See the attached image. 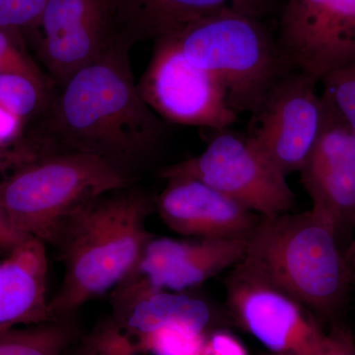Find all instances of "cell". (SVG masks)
<instances>
[{"label": "cell", "instance_id": "6da1fadb", "mask_svg": "<svg viewBox=\"0 0 355 355\" xmlns=\"http://www.w3.org/2000/svg\"><path fill=\"white\" fill-rule=\"evenodd\" d=\"M130 50L114 40L58 86L44 112L43 153L97 156L133 181L157 157L166 123L140 95Z\"/></svg>", "mask_w": 355, "mask_h": 355}, {"label": "cell", "instance_id": "7a4b0ae2", "mask_svg": "<svg viewBox=\"0 0 355 355\" xmlns=\"http://www.w3.org/2000/svg\"><path fill=\"white\" fill-rule=\"evenodd\" d=\"M154 205L132 184L90 200L65 219L53 244L64 275L49 301L51 320L76 317L127 277L153 237L146 220Z\"/></svg>", "mask_w": 355, "mask_h": 355}, {"label": "cell", "instance_id": "3957f363", "mask_svg": "<svg viewBox=\"0 0 355 355\" xmlns=\"http://www.w3.org/2000/svg\"><path fill=\"white\" fill-rule=\"evenodd\" d=\"M238 268L333 320L347 303L352 280L336 223L323 210L263 217Z\"/></svg>", "mask_w": 355, "mask_h": 355}, {"label": "cell", "instance_id": "277c9868", "mask_svg": "<svg viewBox=\"0 0 355 355\" xmlns=\"http://www.w3.org/2000/svg\"><path fill=\"white\" fill-rule=\"evenodd\" d=\"M133 183L97 156L71 151L42 153L0 184V209L21 234L53 246L70 214L104 193Z\"/></svg>", "mask_w": 355, "mask_h": 355}, {"label": "cell", "instance_id": "5b68a950", "mask_svg": "<svg viewBox=\"0 0 355 355\" xmlns=\"http://www.w3.org/2000/svg\"><path fill=\"white\" fill-rule=\"evenodd\" d=\"M170 37L191 62L218 79L238 116L253 113L272 86L293 69L277 38L256 16L232 7Z\"/></svg>", "mask_w": 355, "mask_h": 355}, {"label": "cell", "instance_id": "8992f818", "mask_svg": "<svg viewBox=\"0 0 355 355\" xmlns=\"http://www.w3.org/2000/svg\"><path fill=\"white\" fill-rule=\"evenodd\" d=\"M159 177L198 180L263 217L291 211L295 195L286 175L246 137L217 132L203 153L163 168Z\"/></svg>", "mask_w": 355, "mask_h": 355}, {"label": "cell", "instance_id": "52a82bcc", "mask_svg": "<svg viewBox=\"0 0 355 355\" xmlns=\"http://www.w3.org/2000/svg\"><path fill=\"white\" fill-rule=\"evenodd\" d=\"M249 238L153 237L137 265L110 296L111 314L120 317L148 294L200 286L243 260Z\"/></svg>", "mask_w": 355, "mask_h": 355}, {"label": "cell", "instance_id": "ba28073f", "mask_svg": "<svg viewBox=\"0 0 355 355\" xmlns=\"http://www.w3.org/2000/svg\"><path fill=\"white\" fill-rule=\"evenodd\" d=\"M319 83L289 70L251 113L245 137L286 176L300 172L323 130L327 107Z\"/></svg>", "mask_w": 355, "mask_h": 355}, {"label": "cell", "instance_id": "9c48e42d", "mask_svg": "<svg viewBox=\"0 0 355 355\" xmlns=\"http://www.w3.org/2000/svg\"><path fill=\"white\" fill-rule=\"evenodd\" d=\"M137 87L165 123L220 132L238 120L218 79L184 57L173 37L154 42L153 57Z\"/></svg>", "mask_w": 355, "mask_h": 355}, {"label": "cell", "instance_id": "30bf717a", "mask_svg": "<svg viewBox=\"0 0 355 355\" xmlns=\"http://www.w3.org/2000/svg\"><path fill=\"white\" fill-rule=\"evenodd\" d=\"M227 304L237 323L279 355H312L327 333L313 313L286 292L235 266L225 282Z\"/></svg>", "mask_w": 355, "mask_h": 355}, {"label": "cell", "instance_id": "8fae6325", "mask_svg": "<svg viewBox=\"0 0 355 355\" xmlns=\"http://www.w3.org/2000/svg\"><path fill=\"white\" fill-rule=\"evenodd\" d=\"M293 69L320 79L355 62V0H286L277 37Z\"/></svg>", "mask_w": 355, "mask_h": 355}, {"label": "cell", "instance_id": "7c38bea8", "mask_svg": "<svg viewBox=\"0 0 355 355\" xmlns=\"http://www.w3.org/2000/svg\"><path fill=\"white\" fill-rule=\"evenodd\" d=\"M33 32L38 34L40 58L58 87L114 41L111 0H49Z\"/></svg>", "mask_w": 355, "mask_h": 355}, {"label": "cell", "instance_id": "4fadbf2b", "mask_svg": "<svg viewBox=\"0 0 355 355\" xmlns=\"http://www.w3.org/2000/svg\"><path fill=\"white\" fill-rule=\"evenodd\" d=\"M156 209L168 227L195 238H250L263 216L198 180L166 179Z\"/></svg>", "mask_w": 355, "mask_h": 355}, {"label": "cell", "instance_id": "5bb4252c", "mask_svg": "<svg viewBox=\"0 0 355 355\" xmlns=\"http://www.w3.org/2000/svg\"><path fill=\"white\" fill-rule=\"evenodd\" d=\"M326 107L323 130L300 170L301 183L313 207L333 219L340 236L355 229V137Z\"/></svg>", "mask_w": 355, "mask_h": 355}, {"label": "cell", "instance_id": "9a60e30c", "mask_svg": "<svg viewBox=\"0 0 355 355\" xmlns=\"http://www.w3.org/2000/svg\"><path fill=\"white\" fill-rule=\"evenodd\" d=\"M229 7L256 16L261 0H111L113 39L132 49L173 36Z\"/></svg>", "mask_w": 355, "mask_h": 355}, {"label": "cell", "instance_id": "2e32d148", "mask_svg": "<svg viewBox=\"0 0 355 355\" xmlns=\"http://www.w3.org/2000/svg\"><path fill=\"white\" fill-rule=\"evenodd\" d=\"M46 246L26 238L0 263V333L51 321Z\"/></svg>", "mask_w": 355, "mask_h": 355}, {"label": "cell", "instance_id": "e0dca14e", "mask_svg": "<svg viewBox=\"0 0 355 355\" xmlns=\"http://www.w3.org/2000/svg\"><path fill=\"white\" fill-rule=\"evenodd\" d=\"M114 318L137 336L147 335L166 327L207 334L212 323V312L207 302L180 292L166 291L148 294L133 304L125 314Z\"/></svg>", "mask_w": 355, "mask_h": 355}, {"label": "cell", "instance_id": "ac0fdd59", "mask_svg": "<svg viewBox=\"0 0 355 355\" xmlns=\"http://www.w3.org/2000/svg\"><path fill=\"white\" fill-rule=\"evenodd\" d=\"M81 335L76 317L0 333V355H67Z\"/></svg>", "mask_w": 355, "mask_h": 355}, {"label": "cell", "instance_id": "d6986e66", "mask_svg": "<svg viewBox=\"0 0 355 355\" xmlns=\"http://www.w3.org/2000/svg\"><path fill=\"white\" fill-rule=\"evenodd\" d=\"M67 355H147L139 336L128 331L111 314L81 334Z\"/></svg>", "mask_w": 355, "mask_h": 355}, {"label": "cell", "instance_id": "ffe728a7", "mask_svg": "<svg viewBox=\"0 0 355 355\" xmlns=\"http://www.w3.org/2000/svg\"><path fill=\"white\" fill-rule=\"evenodd\" d=\"M49 85L15 73L0 74V108L21 121L46 111L55 93Z\"/></svg>", "mask_w": 355, "mask_h": 355}, {"label": "cell", "instance_id": "44dd1931", "mask_svg": "<svg viewBox=\"0 0 355 355\" xmlns=\"http://www.w3.org/2000/svg\"><path fill=\"white\" fill-rule=\"evenodd\" d=\"M320 83L327 106L355 137V62L331 70Z\"/></svg>", "mask_w": 355, "mask_h": 355}, {"label": "cell", "instance_id": "7402d4cb", "mask_svg": "<svg viewBox=\"0 0 355 355\" xmlns=\"http://www.w3.org/2000/svg\"><path fill=\"white\" fill-rule=\"evenodd\" d=\"M207 334L166 327L139 336L147 355H202Z\"/></svg>", "mask_w": 355, "mask_h": 355}, {"label": "cell", "instance_id": "603a6c76", "mask_svg": "<svg viewBox=\"0 0 355 355\" xmlns=\"http://www.w3.org/2000/svg\"><path fill=\"white\" fill-rule=\"evenodd\" d=\"M16 33L18 32L0 28V74H21L39 83L55 85L18 46L15 41Z\"/></svg>", "mask_w": 355, "mask_h": 355}, {"label": "cell", "instance_id": "cb8c5ba5", "mask_svg": "<svg viewBox=\"0 0 355 355\" xmlns=\"http://www.w3.org/2000/svg\"><path fill=\"white\" fill-rule=\"evenodd\" d=\"M49 0H0V28L34 31Z\"/></svg>", "mask_w": 355, "mask_h": 355}, {"label": "cell", "instance_id": "d4e9b609", "mask_svg": "<svg viewBox=\"0 0 355 355\" xmlns=\"http://www.w3.org/2000/svg\"><path fill=\"white\" fill-rule=\"evenodd\" d=\"M260 355H279L261 352ZM312 355H355V338L349 329L334 324L321 349Z\"/></svg>", "mask_w": 355, "mask_h": 355}, {"label": "cell", "instance_id": "484cf974", "mask_svg": "<svg viewBox=\"0 0 355 355\" xmlns=\"http://www.w3.org/2000/svg\"><path fill=\"white\" fill-rule=\"evenodd\" d=\"M202 355H249L246 347L232 334L214 331L207 334Z\"/></svg>", "mask_w": 355, "mask_h": 355}, {"label": "cell", "instance_id": "4316f807", "mask_svg": "<svg viewBox=\"0 0 355 355\" xmlns=\"http://www.w3.org/2000/svg\"><path fill=\"white\" fill-rule=\"evenodd\" d=\"M26 238L27 236L21 234L12 227L0 209V253L8 254Z\"/></svg>", "mask_w": 355, "mask_h": 355}, {"label": "cell", "instance_id": "83f0119b", "mask_svg": "<svg viewBox=\"0 0 355 355\" xmlns=\"http://www.w3.org/2000/svg\"><path fill=\"white\" fill-rule=\"evenodd\" d=\"M22 121L12 114L0 108V144L8 141L15 137Z\"/></svg>", "mask_w": 355, "mask_h": 355}, {"label": "cell", "instance_id": "f1b7e54d", "mask_svg": "<svg viewBox=\"0 0 355 355\" xmlns=\"http://www.w3.org/2000/svg\"><path fill=\"white\" fill-rule=\"evenodd\" d=\"M343 257L349 268L352 286L355 287V235L343 251Z\"/></svg>", "mask_w": 355, "mask_h": 355}]
</instances>
